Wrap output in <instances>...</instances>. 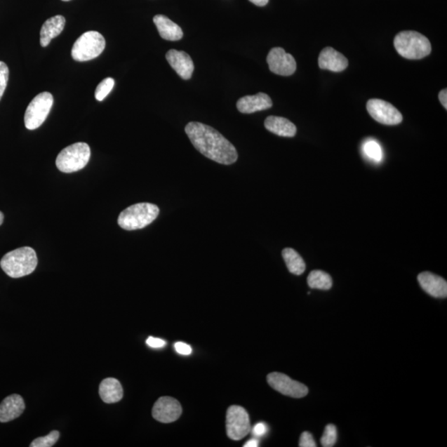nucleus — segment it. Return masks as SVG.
Segmentation results:
<instances>
[{
    "mask_svg": "<svg viewBox=\"0 0 447 447\" xmlns=\"http://www.w3.org/2000/svg\"><path fill=\"white\" fill-rule=\"evenodd\" d=\"M422 288L433 298H445L447 296V283L441 276L423 272L418 276Z\"/></svg>",
    "mask_w": 447,
    "mask_h": 447,
    "instance_id": "nucleus-14",
    "label": "nucleus"
},
{
    "mask_svg": "<svg viewBox=\"0 0 447 447\" xmlns=\"http://www.w3.org/2000/svg\"><path fill=\"white\" fill-rule=\"evenodd\" d=\"M269 70L276 75L288 76L296 72L297 62L291 54L285 52L283 48H274L270 50L267 57Z\"/></svg>",
    "mask_w": 447,
    "mask_h": 447,
    "instance_id": "nucleus-11",
    "label": "nucleus"
},
{
    "mask_svg": "<svg viewBox=\"0 0 447 447\" xmlns=\"http://www.w3.org/2000/svg\"><path fill=\"white\" fill-rule=\"evenodd\" d=\"M175 349H176V352L182 354V356H189L192 352V349L190 345L183 343V342H178L175 344Z\"/></svg>",
    "mask_w": 447,
    "mask_h": 447,
    "instance_id": "nucleus-31",
    "label": "nucleus"
},
{
    "mask_svg": "<svg viewBox=\"0 0 447 447\" xmlns=\"http://www.w3.org/2000/svg\"><path fill=\"white\" fill-rule=\"evenodd\" d=\"M4 215L1 211H0V227H1L4 222Z\"/></svg>",
    "mask_w": 447,
    "mask_h": 447,
    "instance_id": "nucleus-36",
    "label": "nucleus"
},
{
    "mask_svg": "<svg viewBox=\"0 0 447 447\" xmlns=\"http://www.w3.org/2000/svg\"><path fill=\"white\" fill-rule=\"evenodd\" d=\"M9 77L8 67L6 63L0 62V100L6 90Z\"/></svg>",
    "mask_w": 447,
    "mask_h": 447,
    "instance_id": "nucleus-28",
    "label": "nucleus"
},
{
    "mask_svg": "<svg viewBox=\"0 0 447 447\" xmlns=\"http://www.w3.org/2000/svg\"><path fill=\"white\" fill-rule=\"evenodd\" d=\"M182 408L177 399L171 397L160 398L153 408V417L156 421L170 423L181 417Z\"/></svg>",
    "mask_w": 447,
    "mask_h": 447,
    "instance_id": "nucleus-12",
    "label": "nucleus"
},
{
    "mask_svg": "<svg viewBox=\"0 0 447 447\" xmlns=\"http://www.w3.org/2000/svg\"><path fill=\"white\" fill-rule=\"evenodd\" d=\"M283 260L290 273L301 275L306 270V264L300 255L293 248H286L282 253Z\"/></svg>",
    "mask_w": 447,
    "mask_h": 447,
    "instance_id": "nucleus-22",
    "label": "nucleus"
},
{
    "mask_svg": "<svg viewBox=\"0 0 447 447\" xmlns=\"http://www.w3.org/2000/svg\"><path fill=\"white\" fill-rule=\"evenodd\" d=\"M267 380L272 388L288 397L301 399L308 394V389L305 385L293 380L291 378L282 373H271L267 377Z\"/></svg>",
    "mask_w": 447,
    "mask_h": 447,
    "instance_id": "nucleus-10",
    "label": "nucleus"
},
{
    "mask_svg": "<svg viewBox=\"0 0 447 447\" xmlns=\"http://www.w3.org/2000/svg\"><path fill=\"white\" fill-rule=\"evenodd\" d=\"M105 48V40L102 35L96 31L86 32L74 44L72 56L76 62L91 61L99 57Z\"/></svg>",
    "mask_w": 447,
    "mask_h": 447,
    "instance_id": "nucleus-6",
    "label": "nucleus"
},
{
    "mask_svg": "<svg viewBox=\"0 0 447 447\" xmlns=\"http://www.w3.org/2000/svg\"><path fill=\"white\" fill-rule=\"evenodd\" d=\"M299 446L300 447H316V441L313 439V436L310 432H304L299 441Z\"/></svg>",
    "mask_w": 447,
    "mask_h": 447,
    "instance_id": "nucleus-29",
    "label": "nucleus"
},
{
    "mask_svg": "<svg viewBox=\"0 0 447 447\" xmlns=\"http://www.w3.org/2000/svg\"><path fill=\"white\" fill-rule=\"evenodd\" d=\"M394 43L400 56L410 60L422 59L432 52L430 41L416 31L401 32L396 35Z\"/></svg>",
    "mask_w": 447,
    "mask_h": 447,
    "instance_id": "nucleus-3",
    "label": "nucleus"
},
{
    "mask_svg": "<svg viewBox=\"0 0 447 447\" xmlns=\"http://www.w3.org/2000/svg\"><path fill=\"white\" fill-rule=\"evenodd\" d=\"M363 154L368 159L375 161V162H380L382 159V151L379 142L375 140H368L363 145Z\"/></svg>",
    "mask_w": 447,
    "mask_h": 447,
    "instance_id": "nucleus-24",
    "label": "nucleus"
},
{
    "mask_svg": "<svg viewBox=\"0 0 447 447\" xmlns=\"http://www.w3.org/2000/svg\"><path fill=\"white\" fill-rule=\"evenodd\" d=\"M60 433L58 431H53L48 435L39 437L30 444L31 447H52L57 443L59 439Z\"/></svg>",
    "mask_w": 447,
    "mask_h": 447,
    "instance_id": "nucleus-26",
    "label": "nucleus"
},
{
    "mask_svg": "<svg viewBox=\"0 0 447 447\" xmlns=\"http://www.w3.org/2000/svg\"><path fill=\"white\" fill-rule=\"evenodd\" d=\"M265 126L269 132L281 137L293 138L297 133L295 124L283 117L269 116L265 119Z\"/></svg>",
    "mask_w": 447,
    "mask_h": 447,
    "instance_id": "nucleus-21",
    "label": "nucleus"
},
{
    "mask_svg": "<svg viewBox=\"0 0 447 447\" xmlns=\"http://www.w3.org/2000/svg\"><path fill=\"white\" fill-rule=\"evenodd\" d=\"M62 1H70V0H62Z\"/></svg>",
    "mask_w": 447,
    "mask_h": 447,
    "instance_id": "nucleus-37",
    "label": "nucleus"
},
{
    "mask_svg": "<svg viewBox=\"0 0 447 447\" xmlns=\"http://www.w3.org/2000/svg\"><path fill=\"white\" fill-rule=\"evenodd\" d=\"M250 416L246 410L237 405H233L227 410V432L229 439L239 441L251 432Z\"/></svg>",
    "mask_w": 447,
    "mask_h": 447,
    "instance_id": "nucleus-8",
    "label": "nucleus"
},
{
    "mask_svg": "<svg viewBox=\"0 0 447 447\" xmlns=\"http://www.w3.org/2000/svg\"><path fill=\"white\" fill-rule=\"evenodd\" d=\"M66 20L62 15H57L48 18L41 27L40 32V44L41 47L46 48L50 44L51 41L57 38L62 33L65 27Z\"/></svg>",
    "mask_w": 447,
    "mask_h": 447,
    "instance_id": "nucleus-18",
    "label": "nucleus"
},
{
    "mask_svg": "<svg viewBox=\"0 0 447 447\" xmlns=\"http://www.w3.org/2000/svg\"><path fill=\"white\" fill-rule=\"evenodd\" d=\"M166 59L173 70L184 80H189L194 72V63L189 55L182 51L169 50L166 54Z\"/></svg>",
    "mask_w": 447,
    "mask_h": 447,
    "instance_id": "nucleus-13",
    "label": "nucleus"
},
{
    "mask_svg": "<svg viewBox=\"0 0 447 447\" xmlns=\"http://www.w3.org/2000/svg\"><path fill=\"white\" fill-rule=\"evenodd\" d=\"M154 22L158 29L161 38L168 41H178L182 39L183 32L177 24H175L168 17L164 15H156Z\"/></svg>",
    "mask_w": 447,
    "mask_h": 447,
    "instance_id": "nucleus-20",
    "label": "nucleus"
},
{
    "mask_svg": "<svg viewBox=\"0 0 447 447\" xmlns=\"http://www.w3.org/2000/svg\"><path fill=\"white\" fill-rule=\"evenodd\" d=\"M439 100L443 107L447 109V91L446 89L441 90L439 93Z\"/></svg>",
    "mask_w": 447,
    "mask_h": 447,
    "instance_id": "nucleus-33",
    "label": "nucleus"
},
{
    "mask_svg": "<svg viewBox=\"0 0 447 447\" xmlns=\"http://www.w3.org/2000/svg\"><path fill=\"white\" fill-rule=\"evenodd\" d=\"M158 206L152 204H138L124 210L119 215L118 224L126 230L144 229L153 223L159 215Z\"/></svg>",
    "mask_w": 447,
    "mask_h": 447,
    "instance_id": "nucleus-4",
    "label": "nucleus"
},
{
    "mask_svg": "<svg viewBox=\"0 0 447 447\" xmlns=\"http://www.w3.org/2000/svg\"><path fill=\"white\" fill-rule=\"evenodd\" d=\"M307 283L312 289L329 290L333 287V279L326 272L314 270L308 275Z\"/></svg>",
    "mask_w": 447,
    "mask_h": 447,
    "instance_id": "nucleus-23",
    "label": "nucleus"
},
{
    "mask_svg": "<svg viewBox=\"0 0 447 447\" xmlns=\"http://www.w3.org/2000/svg\"><path fill=\"white\" fill-rule=\"evenodd\" d=\"M319 67L323 70L340 72L349 65L348 59L333 48H326L321 51L318 59Z\"/></svg>",
    "mask_w": 447,
    "mask_h": 447,
    "instance_id": "nucleus-15",
    "label": "nucleus"
},
{
    "mask_svg": "<svg viewBox=\"0 0 447 447\" xmlns=\"http://www.w3.org/2000/svg\"><path fill=\"white\" fill-rule=\"evenodd\" d=\"M338 441V429L333 424H329L325 428L323 436L321 439V443L324 447H331Z\"/></svg>",
    "mask_w": 447,
    "mask_h": 447,
    "instance_id": "nucleus-27",
    "label": "nucleus"
},
{
    "mask_svg": "<svg viewBox=\"0 0 447 447\" xmlns=\"http://www.w3.org/2000/svg\"><path fill=\"white\" fill-rule=\"evenodd\" d=\"M100 399L105 403H115L123 398L124 391L121 382L114 378H107L100 382L99 388Z\"/></svg>",
    "mask_w": 447,
    "mask_h": 447,
    "instance_id": "nucleus-19",
    "label": "nucleus"
},
{
    "mask_svg": "<svg viewBox=\"0 0 447 447\" xmlns=\"http://www.w3.org/2000/svg\"><path fill=\"white\" fill-rule=\"evenodd\" d=\"M243 446L244 447H258L259 446V441H258L255 439H251L247 441L246 445H244Z\"/></svg>",
    "mask_w": 447,
    "mask_h": 447,
    "instance_id": "nucleus-35",
    "label": "nucleus"
},
{
    "mask_svg": "<svg viewBox=\"0 0 447 447\" xmlns=\"http://www.w3.org/2000/svg\"><path fill=\"white\" fill-rule=\"evenodd\" d=\"M25 409L24 399L18 394H12L0 404V422H8L20 417Z\"/></svg>",
    "mask_w": 447,
    "mask_h": 447,
    "instance_id": "nucleus-17",
    "label": "nucleus"
},
{
    "mask_svg": "<svg viewBox=\"0 0 447 447\" xmlns=\"http://www.w3.org/2000/svg\"><path fill=\"white\" fill-rule=\"evenodd\" d=\"M146 343L149 347L154 349L163 348L166 345L165 340L160 338H152V336L147 338Z\"/></svg>",
    "mask_w": 447,
    "mask_h": 447,
    "instance_id": "nucleus-32",
    "label": "nucleus"
},
{
    "mask_svg": "<svg viewBox=\"0 0 447 447\" xmlns=\"http://www.w3.org/2000/svg\"><path fill=\"white\" fill-rule=\"evenodd\" d=\"M53 96L49 92H43L35 96L26 109L25 124L27 130L34 131L43 124L52 109Z\"/></svg>",
    "mask_w": 447,
    "mask_h": 447,
    "instance_id": "nucleus-7",
    "label": "nucleus"
},
{
    "mask_svg": "<svg viewBox=\"0 0 447 447\" xmlns=\"http://www.w3.org/2000/svg\"><path fill=\"white\" fill-rule=\"evenodd\" d=\"M237 109L243 114H253L270 109L273 106L269 96L265 93H258L255 95H246L237 101Z\"/></svg>",
    "mask_w": 447,
    "mask_h": 447,
    "instance_id": "nucleus-16",
    "label": "nucleus"
},
{
    "mask_svg": "<svg viewBox=\"0 0 447 447\" xmlns=\"http://www.w3.org/2000/svg\"><path fill=\"white\" fill-rule=\"evenodd\" d=\"M38 265V257L33 248L22 247L8 252L0 261V266L8 276L20 279L34 273Z\"/></svg>",
    "mask_w": 447,
    "mask_h": 447,
    "instance_id": "nucleus-2",
    "label": "nucleus"
},
{
    "mask_svg": "<svg viewBox=\"0 0 447 447\" xmlns=\"http://www.w3.org/2000/svg\"><path fill=\"white\" fill-rule=\"evenodd\" d=\"M91 149L86 142H76L61 151L56 159L57 168L64 173L80 171L88 164Z\"/></svg>",
    "mask_w": 447,
    "mask_h": 447,
    "instance_id": "nucleus-5",
    "label": "nucleus"
},
{
    "mask_svg": "<svg viewBox=\"0 0 447 447\" xmlns=\"http://www.w3.org/2000/svg\"><path fill=\"white\" fill-rule=\"evenodd\" d=\"M367 110L377 122L385 126H397L403 121V115L398 109L387 101L372 99L368 101Z\"/></svg>",
    "mask_w": 447,
    "mask_h": 447,
    "instance_id": "nucleus-9",
    "label": "nucleus"
},
{
    "mask_svg": "<svg viewBox=\"0 0 447 447\" xmlns=\"http://www.w3.org/2000/svg\"><path fill=\"white\" fill-rule=\"evenodd\" d=\"M114 86V80L113 78H106L100 83L98 87H96L95 98L98 101H102L106 98L110 92L113 90Z\"/></svg>",
    "mask_w": 447,
    "mask_h": 447,
    "instance_id": "nucleus-25",
    "label": "nucleus"
},
{
    "mask_svg": "<svg viewBox=\"0 0 447 447\" xmlns=\"http://www.w3.org/2000/svg\"><path fill=\"white\" fill-rule=\"evenodd\" d=\"M267 432H268V427L264 422H260L256 424L255 427L253 428V435L255 437L264 436Z\"/></svg>",
    "mask_w": 447,
    "mask_h": 447,
    "instance_id": "nucleus-30",
    "label": "nucleus"
},
{
    "mask_svg": "<svg viewBox=\"0 0 447 447\" xmlns=\"http://www.w3.org/2000/svg\"><path fill=\"white\" fill-rule=\"evenodd\" d=\"M250 1L260 7L265 6L269 3V0H250Z\"/></svg>",
    "mask_w": 447,
    "mask_h": 447,
    "instance_id": "nucleus-34",
    "label": "nucleus"
},
{
    "mask_svg": "<svg viewBox=\"0 0 447 447\" xmlns=\"http://www.w3.org/2000/svg\"><path fill=\"white\" fill-rule=\"evenodd\" d=\"M185 132L193 146L207 159L230 165L236 162V147L215 128L199 122L187 124Z\"/></svg>",
    "mask_w": 447,
    "mask_h": 447,
    "instance_id": "nucleus-1",
    "label": "nucleus"
}]
</instances>
